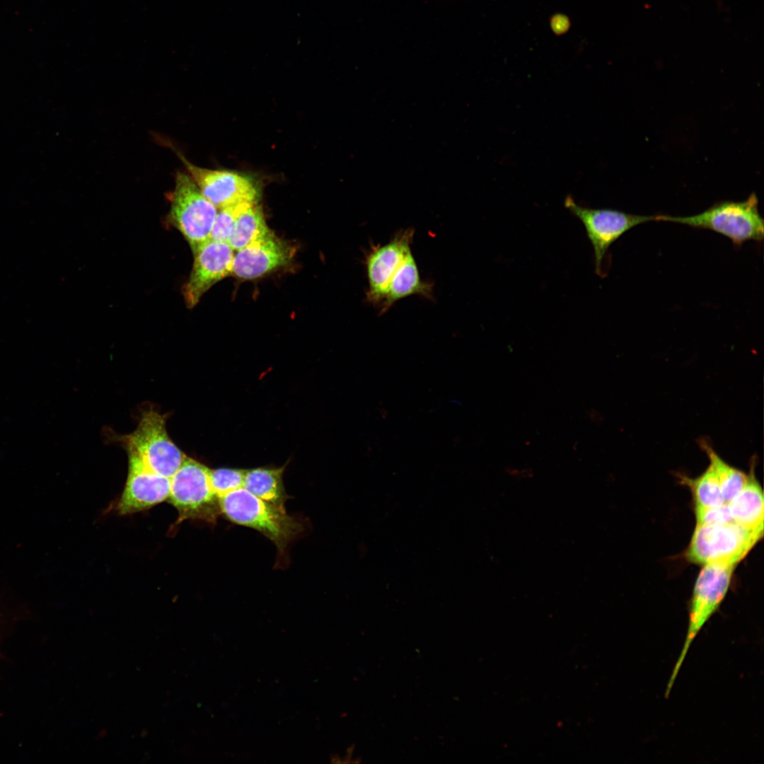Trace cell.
<instances>
[{
  "label": "cell",
  "instance_id": "1",
  "mask_svg": "<svg viewBox=\"0 0 764 764\" xmlns=\"http://www.w3.org/2000/svg\"><path fill=\"white\" fill-rule=\"evenodd\" d=\"M221 515L231 522L253 528L272 541L284 554L289 543L301 532L302 524L278 507L255 496L244 487L219 499Z\"/></svg>",
  "mask_w": 764,
  "mask_h": 764
},
{
  "label": "cell",
  "instance_id": "2",
  "mask_svg": "<svg viewBox=\"0 0 764 764\" xmlns=\"http://www.w3.org/2000/svg\"><path fill=\"white\" fill-rule=\"evenodd\" d=\"M668 221L698 229H708L729 238L736 247L748 241L763 240V219L758 210L755 193L741 202L723 201L693 216H673L658 214L657 221Z\"/></svg>",
  "mask_w": 764,
  "mask_h": 764
},
{
  "label": "cell",
  "instance_id": "3",
  "mask_svg": "<svg viewBox=\"0 0 764 764\" xmlns=\"http://www.w3.org/2000/svg\"><path fill=\"white\" fill-rule=\"evenodd\" d=\"M763 531L742 526L734 521L695 526L686 551L687 559L698 565H736L763 537Z\"/></svg>",
  "mask_w": 764,
  "mask_h": 764
},
{
  "label": "cell",
  "instance_id": "4",
  "mask_svg": "<svg viewBox=\"0 0 764 764\" xmlns=\"http://www.w3.org/2000/svg\"><path fill=\"white\" fill-rule=\"evenodd\" d=\"M168 500L178 510V523L185 519L214 523L221 515L219 499L211 484L210 469L187 456L170 478Z\"/></svg>",
  "mask_w": 764,
  "mask_h": 764
},
{
  "label": "cell",
  "instance_id": "5",
  "mask_svg": "<svg viewBox=\"0 0 764 764\" xmlns=\"http://www.w3.org/2000/svg\"><path fill=\"white\" fill-rule=\"evenodd\" d=\"M168 199L169 221L183 234L193 253L209 240L218 209L184 172L176 173L175 187Z\"/></svg>",
  "mask_w": 764,
  "mask_h": 764
},
{
  "label": "cell",
  "instance_id": "6",
  "mask_svg": "<svg viewBox=\"0 0 764 764\" xmlns=\"http://www.w3.org/2000/svg\"><path fill=\"white\" fill-rule=\"evenodd\" d=\"M166 418L167 415L153 409L146 410L137 429L120 436V441L125 449L134 451L151 470L171 478L186 456L169 437L166 429Z\"/></svg>",
  "mask_w": 764,
  "mask_h": 764
},
{
  "label": "cell",
  "instance_id": "7",
  "mask_svg": "<svg viewBox=\"0 0 764 764\" xmlns=\"http://www.w3.org/2000/svg\"><path fill=\"white\" fill-rule=\"evenodd\" d=\"M735 567L727 564H707L700 570L691 598L685 642L668 682L666 696L673 687L693 640L726 596Z\"/></svg>",
  "mask_w": 764,
  "mask_h": 764
},
{
  "label": "cell",
  "instance_id": "8",
  "mask_svg": "<svg viewBox=\"0 0 764 764\" xmlns=\"http://www.w3.org/2000/svg\"><path fill=\"white\" fill-rule=\"evenodd\" d=\"M565 207L583 224L594 252L595 272L603 277L602 264L610 246L631 228L657 221V215L632 214L610 209H594L578 204L570 195Z\"/></svg>",
  "mask_w": 764,
  "mask_h": 764
},
{
  "label": "cell",
  "instance_id": "9",
  "mask_svg": "<svg viewBox=\"0 0 764 764\" xmlns=\"http://www.w3.org/2000/svg\"><path fill=\"white\" fill-rule=\"evenodd\" d=\"M175 152L202 195L217 209L243 203L259 202L260 186L251 176L236 171L197 166L180 152L175 150Z\"/></svg>",
  "mask_w": 764,
  "mask_h": 764
},
{
  "label": "cell",
  "instance_id": "10",
  "mask_svg": "<svg viewBox=\"0 0 764 764\" xmlns=\"http://www.w3.org/2000/svg\"><path fill=\"white\" fill-rule=\"evenodd\" d=\"M414 234L412 228L400 230L389 242L372 246L366 254L364 264L368 280L366 296L369 303L378 307L381 303L392 277L411 251Z\"/></svg>",
  "mask_w": 764,
  "mask_h": 764
},
{
  "label": "cell",
  "instance_id": "11",
  "mask_svg": "<svg viewBox=\"0 0 764 764\" xmlns=\"http://www.w3.org/2000/svg\"><path fill=\"white\" fill-rule=\"evenodd\" d=\"M233 251L228 243L209 239L193 252L192 269L182 289L188 308L195 307L212 286L231 274Z\"/></svg>",
  "mask_w": 764,
  "mask_h": 764
},
{
  "label": "cell",
  "instance_id": "12",
  "mask_svg": "<svg viewBox=\"0 0 764 764\" xmlns=\"http://www.w3.org/2000/svg\"><path fill=\"white\" fill-rule=\"evenodd\" d=\"M128 455V475L123 492L117 504L120 514L148 509L168 499L170 478L151 470L131 449Z\"/></svg>",
  "mask_w": 764,
  "mask_h": 764
},
{
  "label": "cell",
  "instance_id": "13",
  "mask_svg": "<svg viewBox=\"0 0 764 764\" xmlns=\"http://www.w3.org/2000/svg\"><path fill=\"white\" fill-rule=\"evenodd\" d=\"M293 255V249L271 231L265 237L236 250L231 274L243 279H256L286 265Z\"/></svg>",
  "mask_w": 764,
  "mask_h": 764
},
{
  "label": "cell",
  "instance_id": "14",
  "mask_svg": "<svg viewBox=\"0 0 764 764\" xmlns=\"http://www.w3.org/2000/svg\"><path fill=\"white\" fill-rule=\"evenodd\" d=\"M417 295L427 299L433 296V284L420 277L416 260L409 252L398 267L378 306L381 314L387 312L399 300Z\"/></svg>",
  "mask_w": 764,
  "mask_h": 764
},
{
  "label": "cell",
  "instance_id": "15",
  "mask_svg": "<svg viewBox=\"0 0 764 764\" xmlns=\"http://www.w3.org/2000/svg\"><path fill=\"white\" fill-rule=\"evenodd\" d=\"M753 463L745 485L727 504L733 521L750 529L763 531V494L755 477Z\"/></svg>",
  "mask_w": 764,
  "mask_h": 764
},
{
  "label": "cell",
  "instance_id": "16",
  "mask_svg": "<svg viewBox=\"0 0 764 764\" xmlns=\"http://www.w3.org/2000/svg\"><path fill=\"white\" fill-rule=\"evenodd\" d=\"M286 466V464L278 468L245 470L243 487L260 499L285 508L284 504L289 498L283 483Z\"/></svg>",
  "mask_w": 764,
  "mask_h": 764
},
{
  "label": "cell",
  "instance_id": "17",
  "mask_svg": "<svg viewBox=\"0 0 764 764\" xmlns=\"http://www.w3.org/2000/svg\"><path fill=\"white\" fill-rule=\"evenodd\" d=\"M271 231L259 202L245 203L236 216L228 243L233 250H238L265 237Z\"/></svg>",
  "mask_w": 764,
  "mask_h": 764
},
{
  "label": "cell",
  "instance_id": "18",
  "mask_svg": "<svg viewBox=\"0 0 764 764\" xmlns=\"http://www.w3.org/2000/svg\"><path fill=\"white\" fill-rule=\"evenodd\" d=\"M700 446L708 456L710 463L717 475L725 503L734 499L745 485L748 475L727 463L704 439L699 442Z\"/></svg>",
  "mask_w": 764,
  "mask_h": 764
},
{
  "label": "cell",
  "instance_id": "19",
  "mask_svg": "<svg viewBox=\"0 0 764 764\" xmlns=\"http://www.w3.org/2000/svg\"><path fill=\"white\" fill-rule=\"evenodd\" d=\"M678 477L681 482L690 489L695 505L716 507L726 504L717 475L710 463L704 472L696 478H690L685 475H679Z\"/></svg>",
  "mask_w": 764,
  "mask_h": 764
},
{
  "label": "cell",
  "instance_id": "20",
  "mask_svg": "<svg viewBox=\"0 0 764 764\" xmlns=\"http://www.w3.org/2000/svg\"><path fill=\"white\" fill-rule=\"evenodd\" d=\"M245 470L231 468L210 469V480L215 494L220 499L225 494L242 487Z\"/></svg>",
  "mask_w": 764,
  "mask_h": 764
},
{
  "label": "cell",
  "instance_id": "21",
  "mask_svg": "<svg viewBox=\"0 0 764 764\" xmlns=\"http://www.w3.org/2000/svg\"><path fill=\"white\" fill-rule=\"evenodd\" d=\"M244 204L245 203L218 209L211 231L210 240L228 243L233 230L236 216Z\"/></svg>",
  "mask_w": 764,
  "mask_h": 764
},
{
  "label": "cell",
  "instance_id": "22",
  "mask_svg": "<svg viewBox=\"0 0 764 764\" xmlns=\"http://www.w3.org/2000/svg\"><path fill=\"white\" fill-rule=\"evenodd\" d=\"M696 526H707L733 521L727 504L716 507L695 506Z\"/></svg>",
  "mask_w": 764,
  "mask_h": 764
},
{
  "label": "cell",
  "instance_id": "23",
  "mask_svg": "<svg viewBox=\"0 0 764 764\" xmlns=\"http://www.w3.org/2000/svg\"><path fill=\"white\" fill-rule=\"evenodd\" d=\"M550 27L555 34H564L570 27L569 19L563 14H555L550 18Z\"/></svg>",
  "mask_w": 764,
  "mask_h": 764
}]
</instances>
